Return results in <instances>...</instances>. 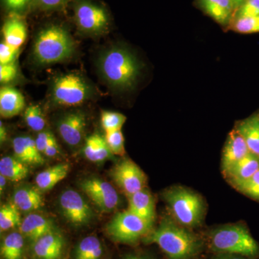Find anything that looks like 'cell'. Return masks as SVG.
Returning a JSON list of instances; mask_svg holds the SVG:
<instances>
[{
  "label": "cell",
  "mask_w": 259,
  "mask_h": 259,
  "mask_svg": "<svg viewBox=\"0 0 259 259\" xmlns=\"http://www.w3.org/2000/svg\"><path fill=\"white\" fill-rule=\"evenodd\" d=\"M110 174L112 180L127 197L146 187L147 177L144 171L129 158L118 162Z\"/></svg>",
  "instance_id": "obj_8"
},
{
  "label": "cell",
  "mask_w": 259,
  "mask_h": 259,
  "mask_svg": "<svg viewBox=\"0 0 259 259\" xmlns=\"http://www.w3.org/2000/svg\"><path fill=\"white\" fill-rule=\"evenodd\" d=\"M211 249L220 253H231L256 258L259 244L250 235L248 228L242 224L228 225L209 232Z\"/></svg>",
  "instance_id": "obj_4"
},
{
  "label": "cell",
  "mask_w": 259,
  "mask_h": 259,
  "mask_svg": "<svg viewBox=\"0 0 259 259\" xmlns=\"http://www.w3.org/2000/svg\"><path fill=\"white\" fill-rule=\"evenodd\" d=\"M236 189L250 199L259 202V170Z\"/></svg>",
  "instance_id": "obj_34"
},
{
  "label": "cell",
  "mask_w": 259,
  "mask_h": 259,
  "mask_svg": "<svg viewBox=\"0 0 259 259\" xmlns=\"http://www.w3.org/2000/svg\"><path fill=\"white\" fill-rule=\"evenodd\" d=\"M54 134L49 131H44L39 133L36 139H35L37 149L40 153H44L46 148L54 139Z\"/></svg>",
  "instance_id": "obj_39"
},
{
  "label": "cell",
  "mask_w": 259,
  "mask_h": 259,
  "mask_svg": "<svg viewBox=\"0 0 259 259\" xmlns=\"http://www.w3.org/2000/svg\"><path fill=\"white\" fill-rule=\"evenodd\" d=\"M7 178H5L3 175H0V192H1V194H3V192H4L5 190Z\"/></svg>",
  "instance_id": "obj_45"
},
{
  "label": "cell",
  "mask_w": 259,
  "mask_h": 259,
  "mask_svg": "<svg viewBox=\"0 0 259 259\" xmlns=\"http://www.w3.org/2000/svg\"><path fill=\"white\" fill-rule=\"evenodd\" d=\"M236 128L243 136L250 152L259 157V114H253L244 120L238 121Z\"/></svg>",
  "instance_id": "obj_21"
},
{
  "label": "cell",
  "mask_w": 259,
  "mask_h": 259,
  "mask_svg": "<svg viewBox=\"0 0 259 259\" xmlns=\"http://www.w3.org/2000/svg\"><path fill=\"white\" fill-rule=\"evenodd\" d=\"M28 166L15 156H5L0 160V175L12 182H20L28 176Z\"/></svg>",
  "instance_id": "obj_26"
},
{
  "label": "cell",
  "mask_w": 259,
  "mask_h": 259,
  "mask_svg": "<svg viewBox=\"0 0 259 259\" xmlns=\"http://www.w3.org/2000/svg\"><path fill=\"white\" fill-rule=\"evenodd\" d=\"M74 17L80 30L90 34H100L108 28L109 16L106 10L90 1H81L76 5Z\"/></svg>",
  "instance_id": "obj_9"
},
{
  "label": "cell",
  "mask_w": 259,
  "mask_h": 259,
  "mask_svg": "<svg viewBox=\"0 0 259 259\" xmlns=\"http://www.w3.org/2000/svg\"><path fill=\"white\" fill-rule=\"evenodd\" d=\"M87 126L86 116L81 112H70L58 121L57 128L64 142L76 146L82 141Z\"/></svg>",
  "instance_id": "obj_12"
},
{
  "label": "cell",
  "mask_w": 259,
  "mask_h": 259,
  "mask_svg": "<svg viewBox=\"0 0 259 259\" xmlns=\"http://www.w3.org/2000/svg\"><path fill=\"white\" fill-rule=\"evenodd\" d=\"M105 138L112 154L120 156L125 154V139L122 130L105 133Z\"/></svg>",
  "instance_id": "obj_33"
},
{
  "label": "cell",
  "mask_w": 259,
  "mask_h": 259,
  "mask_svg": "<svg viewBox=\"0 0 259 259\" xmlns=\"http://www.w3.org/2000/svg\"><path fill=\"white\" fill-rule=\"evenodd\" d=\"M128 209L148 222L154 223L156 201L147 187L127 197Z\"/></svg>",
  "instance_id": "obj_17"
},
{
  "label": "cell",
  "mask_w": 259,
  "mask_h": 259,
  "mask_svg": "<svg viewBox=\"0 0 259 259\" xmlns=\"http://www.w3.org/2000/svg\"><path fill=\"white\" fill-rule=\"evenodd\" d=\"M83 153L85 157L92 162H101L113 156L105 137L95 134L87 138Z\"/></svg>",
  "instance_id": "obj_24"
},
{
  "label": "cell",
  "mask_w": 259,
  "mask_h": 259,
  "mask_svg": "<svg viewBox=\"0 0 259 259\" xmlns=\"http://www.w3.org/2000/svg\"><path fill=\"white\" fill-rule=\"evenodd\" d=\"M13 203L20 210L28 212L37 210L42 207L44 200L40 192L32 187L18 189L13 197Z\"/></svg>",
  "instance_id": "obj_22"
},
{
  "label": "cell",
  "mask_w": 259,
  "mask_h": 259,
  "mask_svg": "<svg viewBox=\"0 0 259 259\" xmlns=\"http://www.w3.org/2000/svg\"><path fill=\"white\" fill-rule=\"evenodd\" d=\"M74 40L69 32L58 25H51L38 32L33 45L37 64L50 65L62 62L74 54Z\"/></svg>",
  "instance_id": "obj_3"
},
{
  "label": "cell",
  "mask_w": 259,
  "mask_h": 259,
  "mask_svg": "<svg viewBox=\"0 0 259 259\" xmlns=\"http://www.w3.org/2000/svg\"><path fill=\"white\" fill-rule=\"evenodd\" d=\"M59 153V147L58 145L57 141H56V138L51 141L50 144L46 148L44 151V154L48 157H55L56 155Z\"/></svg>",
  "instance_id": "obj_41"
},
{
  "label": "cell",
  "mask_w": 259,
  "mask_h": 259,
  "mask_svg": "<svg viewBox=\"0 0 259 259\" xmlns=\"http://www.w3.org/2000/svg\"><path fill=\"white\" fill-rule=\"evenodd\" d=\"M246 16H259V0H245L235 12L233 18Z\"/></svg>",
  "instance_id": "obj_35"
},
{
  "label": "cell",
  "mask_w": 259,
  "mask_h": 259,
  "mask_svg": "<svg viewBox=\"0 0 259 259\" xmlns=\"http://www.w3.org/2000/svg\"><path fill=\"white\" fill-rule=\"evenodd\" d=\"M93 94L90 83L81 75L75 73L58 76L51 88V99L59 106H77L88 100Z\"/></svg>",
  "instance_id": "obj_7"
},
{
  "label": "cell",
  "mask_w": 259,
  "mask_h": 259,
  "mask_svg": "<svg viewBox=\"0 0 259 259\" xmlns=\"http://www.w3.org/2000/svg\"><path fill=\"white\" fill-rule=\"evenodd\" d=\"M24 119L27 125L35 132H41L47 125L41 108L37 105H31L25 109Z\"/></svg>",
  "instance_id": "obj_31"
},
{
  "label": "cell",
  "mask_w": 259,
  "mask_h": 259,
  "mask_svg": "<svg viewBox=\"0 0 259 259\" xmlns=\"http://www.w3.org/2000/svg\"><path fill=\"white\" fill-rule=\"evenodd\" d=\"M20 228L24 238L33 243L47 233L54 231V224L50 220L33 213L24 218Z\"/></svg>",
  "instance_id": "obj_19"
},
{
  "label": "cell",
  "mask_w": 259,
  "mask_h": 259,
  "mask_svg": "<svg viewBox=\"0 0 259 259\" xmlns=\"http://www.w3.org/2000/svg\"><path fill=\"white\" fill-rule=\"evenodd\" d=\"M64 244L63 236L52 231L34 242L32 250L38 259H59L63 254Z\"/></svg>",
  "instance_id": "obj_16"
},
{
  "label": "cell",
  "mask_w": 259,
  "mask_h": 259,
  "mask_svg": "<svg viewBox=\"0 0 259 259\" xmlns=\"http://www.w3.org/2000/svg\"><path fill=\"white\" fill-rule=\"evenodd\" d=\"M31 1L32 0H3L7 9L15 14L25 11Z\"/></svg>",
  "instance_id": "obj_38"
},
{
  "label": "cell",
  "mask_w": 259,
  "mask_h": 259,
  "mask_svg": "<svg viewBox=\"0 0 259 259\" xmlns=\"http://www.w3.org/2000/svg\"><path fill=\"white\" fill-rule=\"evenodd\" d=\"M258 114H259V112H258Z\"/></svg>",
  "instance_id": "obj_47"
},
{
  "label": "cell",
  "mask_w": 259,
  "mask_h": 259,
  "mask_svg": "<svg viewBox=\"0 0 259 259\" xmlns=\"http://www.w3.org/2000/svg\"><path fill=\"white\" fill-rule=\"evenodd\" d=\"M19 49L8 45L5 41L0 44V64L15 63L19 54Z\"/></svg>",
  "instance_id": "obj_36"
},
{
  "label": "cell",
  "mask_w": 259,
  "mask_h": 259,
  "mask_svg": "<svg viewBox=\"0 0 259 259\" xmlns=\"http://www.w3.org/2000/svg\"><path fill=\"white\" fill-rule=\"evenodd\" d=\"M250 153L243 136L236 128L232 130L227 138L223 150V173Z\"/></svg>",
  "instance_id": "obj_13"
},
{
  "label": "cell",
  "mask_w": 259,
  "mask_h": 259,
  "mask_svg": "<svg viewBox=\"0 0 259 259\" xmlns=\"http://www.w3.org/2000/svg\"><path fill=\"white\" fill-rule=\"evenodd\" d=\"M153 224L127 209L117 213L107 223L105 231L116 243L135 245L153 231Z\"/></svg>",
  "instance_id": "obj_6"
},
{
  "label": "cell",
  "mask_w": 259,
  "mask_h": 259,
  "mask_svg": "<svg viewBox=\"0 0 259 259\" xmlns=\"http://www.w3.org/2000/svg\"><path fill=\"white\" fill-rule=\"evenodd\" d=\"M15 156L27 165H42L45 159L37 149L35 141L28 136H20L13 141Z\"/></svg>",
  "instance_id": "obj_18"
},
{
  "label": "cell",
  "mask_w": 259,
  "mask_h": 259,
  "mask_svg": "<svg viewBox=\"0 0 259 259\" xmlns=\"http://www.w3.org/2000/svg\"><path fill=\"white\" fill-rule=\"evenodd\" d=\"M7 139V131L5 128L4 124H3V121L0 122V141L2 144L4 143Z\"/></svg>",
  "instance_id": "obj_44"
},
{
  "label": "cell",
  "mask_w": 259,
  "mask_h": 259,
  "mask_svg": "<svg viewBox=\"0 0 259 259\" xmlns=\"http://www.w3.org/2000/svg\"><path fill=\"white\" fill-rule=\"evenodd\" d=\"M59 202L63 215L73 226H87L93 220V209L79 192L72 190L64 191Z\"/></svg>",
  "instance_id": "obj_10"
},
{
  "label": "cell",
  "mask_w": 259,
  "mask_h": 259,
  "mask_svg": "<svg viewBox=\"0 0 259 259\" xmlns=\"http://www.w3.org/2000/svg\"><path fill=\"white\" fill-rule=\"evenodd\" d=\"M3 33L6 44L15 49H20L26 40V25L19 17H12L5 21Z\"/></svg>",
  "instance_id": "obj_25"
},
{
  "label": "cell",
  "mask_w": 259,
  "mask_h": 259,
  "mask_svg": "<svg viewBox=\"0 0 259 259\" xmlns=\"http://www.w3.org/2000/svg\"><path fill=\"white\" fill-rule=\"evenodd\" d=\"M25 107L24 96L16 89L4 87L0 90V115L11 118L20 113Z\"/></svg>",
  "instance_id": "obj_20"
},
{
  "label": "cell",
  "mask_w": 259,
  "mask_h": 259,
  "mask_svg": "<svg viewBox=\"0 0 259 259\" xmlns=\"http://www.w3.org/2000/svg\"><path fill=\"white\" fill-rule=\"evenodd\" d=\"M250 257L238 254H231V253H221L214 257V259H253Z\"/></svg>",
  "instance_id": "obj_42"
},
{
  "label": "cell",
  "mask_w": 259,
  "mask_h": 259,
  "mask_svg": "<svg viewBox=\"0 0 259 259\" xmlns=\"http://www.w3.org/2000/svg\"><path fill=\"white\" fill-rule=\"evenodd\" d=\"M69 169L68 163H59L49 167L37 175L35 180V185L39 190L44 192L51 190L67 177Z\"/></svg>",
  "instance_id": "obj_23"
},
{
  "label": "cell",
  "mask_w": 259,
  "mask_h": 259,
  "mask_svg": "<svg viewBox=\"0 0 259 259\" xmlns=\"http://www.w3.org/2000/svg\"><path fill=\"white\" fill-rule=\"evenodd\" d=\"M20 209L14 203L5 204L0 208V231L4 232L21 225Z\"/></svg>",
  "instance_id": "obj_29"
},
{
  "label": "cell",
  "mask_w": 259,
  "mask_h": 259,
  "mask_svg": "<svg viewBox=\"0 0 259 259\" xmlns=\"http://www.w3.org/2000/svg\"><path fill=\"white\" fill-rule=\"evenodd\" d=\"M163 197L172 216L181 226L193 228L201 224L204 217V204L199 194L184 187H175L165 191Z\"/></svg>",
  "instance_id": "obj_5"
},
{
  "label": "cell",
  "mask_w": 259,
  "mask_h": 259,
  "mask_svg": "<svg viewBox=\"0 0 259 259\" xmlns=\"http://www.w3.org/2000/svg\"><path fill=\"white\" fill-rule=\"evenodd\" d=\"M79 186L100 210L109 212L117 208L120 197L111 184L98 178H89L83 180Z\"/></svg>",
  "instance_id": "obj_11"
},
{
  "label": "cell",
  "mask_w": 259,
  "mask_h": 259,
  "mask_svg": "<svg viewBox=\"0 0 259 259\" xmlns=\"http://www.w3.org/2000/svg\"><path fill=\"white\" fill-rule=\"evenodd\" d=\"M122 259H152L149 256L141 253H129L122 256Z\"/></svg>",
  "instance_id": "obj_43"
},
{
  "label": "cell",
  "mask_w": 259,
  "mask_h": 259,
  "mask_svg": "<svg viewBox=\"0 0 259 259\" xmlns=\"http://www.w3.org/2000/svg\"><path fill=\"white\" fill-rule=\"evenodd\" d=\"M126 120L127 118L123 114L116 112H102L101 124L105 133L122 130Z\"/></svg>",
  "instance_id": "obj_32"
},
{
  "label": "cell",
  "mask_w": 259,
  "mask_h": 259,
  "mask_svg": "<svg viewBox=\"0 0 259 259\" xmlns=\"http://www.w3.org/2000/svg\"><path fill=\"white\" fill-rule=\"evenodd\" d=\"M201 10L223 28H228L233 20L235 8L232 0H197Z\"/></svg>",
  "instance_id": "obj_15"
},
{
  "label": "cell",
  "mask_w": 259,
  "mask_h": 259,
  "mask_svg": "<svg viewBox=\"0 0 259 259\" xmlns=\"http://www.w3.org/2000/svg\"><path fill=\"white\" fill-rule=\"evenodd\" d=\"M37 6L44 10H55L61 8L66 0H34Z\"/></svg>",
  "instance_id": "obj_40"
},
{
  "label": "cell",
  "mask_w": 259,
  "mask_h": 259,
  "mask_svg": "<svg viewBox=\"0 0 259 259\" xmlns=\"http://www.w3.org/2000/svg\"><path fill=\"white\" fill-rule=\"evenodd\" d=\"M228 30L241 34L259 32V16L238 17L232 20Z\"/></svg>",
  "instance_id": "obj_30"
},
{
  "label": "cell",
  "mask_w": 259,
  "mask_h": 259,
  "mask_svg": "<svg viewBox=\"0 0 259 259\" xmlns=\"http://www.w3.org/2000/svg\"><path fill=\"white\" fill-rule=\"evenodd\" d=\"M103 248L101 241L95 236L83 238L75 249L74 259H101Z\"/></svg>",
  "instance_id": "obj_28"
},
{
  "label": "cell",
  "mask_w": 259,
  "mask_h": 259,
  "mask_svg": "<svg viewBox=\"0 0 259 259\" xmlns=\"http://www.w3.org/2000/svg\"><path fill=\"white\" fill-rule=\"evenodd\" d=\"M18 75V67L15 63L0 64V81L6 83L13 81Z\"/></svg>",
  "instance_id": "obj_37"
},
{
  "label": "cell",
  "mask_w": 259,
  "mask_h": 259,
  "mask_svg": "<svg viewBox=\"0 0 259 259\" xmlns=\"http://www.w3.org/2000/svg\"><path fill=\"white\" fill-rule=\"evenodd\" d=\"M258 170L259 157L250 152L229 169L223 172V175L228 182L236 188L255 175Z\"/></svg>",
  "instance_id": "obj_14"
},
{
  "label": "cell",
  "mask_w": 259,
  "mask_h": 259,
  "mask_svg": "<svg viewBox=\"0 0 259 259\" xmlns=\"http://www.w3.org/2000/svg\"><path fill=\"white\" fill-rule=\"evenodd\" d=\"M142 241L146 244L158 245L168 259L193 258L203 246V241L199 237L167 217L163 218L158 228Z\"/></svg>",
  "instance_id": "obj_1"
},
{
  "label": "cell",
  "mask_w": 259,
  "mask_h": 259,
  "mask_svg": "<svg viewBox=\"0 0 259 259\" xmlns=\"http://www.w3.org/2000/svg\"><path fill=\"white\" fill-rule=\"evenodd\" d=\"M97 68L102 79L109 86L120 91H126L136 87L143 66L128 49L116 46L100 54Z\"/></svg>",
  "instance_id": "obj_2"
},
{
  "label": "cell",
  "mask_w": 259,
  "mask_h": 259,
  "mask_svg": "<svg viewBox=\"0 0 259 259\" xmlns=\"http://www.w3.org/2000/svg\"><path fill=\"white\" fill-rule=\"evenodd\" d=\"M245 1V0H232V3H233V6H234L235 12Z\"/></svg>",
  "instance_id": "obj_46"
},
{
  "label": "cell",
  "mask_w": 259,
  "mask_h": 259,
  "mask_svg": "<svg viewBox=\"0 0 259 259\" xmlns=\"http://www.w3.org/2000/svg\"><path fill=\"white\" fill-rule=\"evenodd\" d=\"M21 233L13 232L5 237L1 243L3 259H22L24 253L25 240Z\"/></svg>",
  "instance_id": "obj_27"
}]
</instances>
